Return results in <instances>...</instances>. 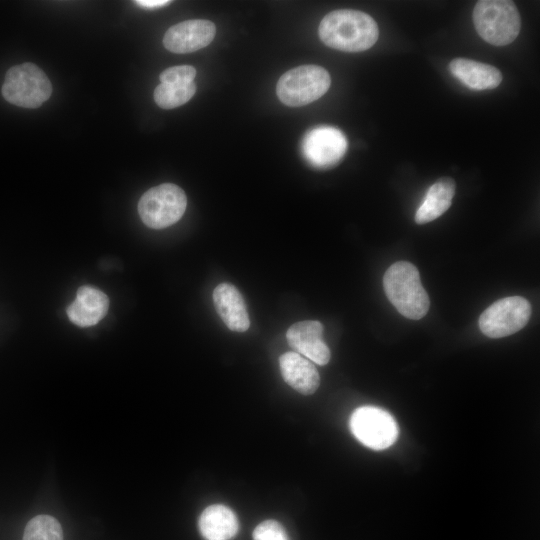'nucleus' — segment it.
<instances>
[{"label":"nucleus","mask_w":540,"mask_h":540,"mask_svg":"<svg viewBox=\"0 0 540 540\" xmlns=\"http://www.w3.org/2000/svg\"><path fill=\"white\" fill-rule=\"evenodd\" d=\"M196 69L190 65L174 66L165 69L159 75L161 84L185 85L194 82Z\"/></svg>","instance_id":"20"},{"label":"nucleus","mask_w":540,"mask_h":540,"mask_svg":"<svg viewBox=\"0 0 540 540\" xmlns=\"http://www.w3.org/2000/svg\"><path fill=\"white\" fill-rule=\"evenodd\" d=\"M52 84L34 63L15 65L6 72L2 95L9 103L23 108H37L49 99Z\"/></svg>","instance_id":"4"},{"label":"nucleus","mask_w":540,"mask_h":540,"mask_svg":"<svg viewBox=\"0 0 540 540\" xmlns=\"http://www.w3.org/2000/svg\"><path fill=\"white\" fill-rule=\"evenodd\" d=\"M531 305L521 296H510L492 303L479 317V328L490 338H501L521 330L529 321Z\"/></svg>","instance_id":"8"},{"label":"nucleus","mask_w":540,"mask_h":540,"mask_svg":"<svg viewBox=\"0 0 540 540\" xmlns=\"http://www.w3.org/2000/svg\"><path fill=\"white\" fill-rule=\"evenodd\" d=\"M350 430L364 446L373 450H384L395 443L398 425L393 416L375 406H362L351 415Z\"/></svg>","instance_id":"7"},{"label":"nucleus","mask_w":540,"mask_h":540,"mask_svg":"<svg viewBox=\"0 0 540 540\" xmlns=\"http://www.w3.org/2000/svg\"><path fill=\"white\" fill-rule=\"evenodd\" d=\"M198 525L206 540H230L239 530L238 519L234 512L220 504L204 509Z\"/></svg>","instance_id":"16"},{"label":"nucleus","mask_w":540,"mask_h":540,"mask_svg":"<svg viewBox=\"0 0 540 540\" xmlns=\"http://www.w3.org/2000/svg\"><path fill=\"white\" fill-rule=\"evenodd\" d=\"M473 23L478 35L495 46L512 43L521 28L519 11L513 1L481 0L473 9Z\"/></svg>","instance_id":"3"},{"label":"nucleus","mask_w":540,"mask_h":540,"mask_svg":"<svg viewBox=\"0 0 540 540\" xmlns=\"http://www.w3.org/2000/svg\"><path fill=\"white\" fill-rule=\"evenodd\" d=\"M320 40L328 47L344 52H361L377 41L376 21L357 10H335L328 13L318 28Z\"/></svg>","instance_id":"1"},{"label":"nucleus","mask_w":540,"mask_h":540,"mask_svg":"<svg viewBox=\"0 0 540 540\" xmlns=\"http://www.w3.org/2000/svg\"><path fill=\"white\" fill-rule=\"evenodd\" d=\"M455 182L452 178L438 179L428 189L426 196L415 214L417 224H425L440 217L451 206L455 194Z\"/></svg>","instance_id":"17"},{"label":"nucleus","mask_w":540,"mask_h":540,"mask_svg":"<svg viewBox=\"0 0 540 540\" xmlns=\"http://www.w3.org/2000/svg\"><path fill=\"white\" fill-rule=\"evenodd\" d=\"M322 333L323 325L319 321L307 320L291 325L286 338L296 353L318 365H326L331 354L322 339Z\"/></svg>","instance_id":"11"},{"label":"nucleus","mask_w":540,"mask_h":540,"mask_svg":"<svg viewBox=\"0 0 540 540\" xmlns=\"http://www.w3.org/2000/svg\"><path fill=\"white\" fill-rule=\"evenodd\" d=\"M196 92L194 82L185 85L159 84L154 90L155 103L163 109H173L187 103Z\"/></svg>","instance_id":"18"},{"label":"nucleus","mask_w":540,"mask_h":540,"mask_svg":"<svg viewBox=\"0 0 540 540\" xmlns=\"http://www.w3.org/2000/svg\"><path fill=\"white\" fill-rule=\"evenodd\" d=\"M215 33L216 27L209 20H185L166 31L163 45L173 53H191L208 46L214 39Z\"/></svg>","instance_id":"10"},{"label":"nucleus","mask_w":540,"mask_h":540,"mask_svg":"<svg viewBox=\"0 0 540 540\" xmlns=\"http://www.w3.org/2000/svg\"><path fill=\"white\" fill-rule=\"evenodd\" d=\"M253 540H289L284 527L275 520H265L253 531Z\"/></svg>","instance_id":"21"},{"label":"nucleus","mask_w":540,"mask_h":540,"mask_svg":"<svg viewBox=\"0 0 540 540\" xmlns=\"http://www.w3.org/2000/svg\"><path fill=\"white\" fill-rule=\"evenodd\" d=\"M450 72L464 85L474 90L494 89L502 81V73L494 66L466 58H455Z\"/></svg>","instance_id":"15"},{"label":"nucleus","mask_w":540,"mask_h":540,"mask_svg":"<svg viewBox=\"0 0 540 540\" xmlns=\"http://www.w3.org/2000/svg\"><path fill=\"white\" fill-rule=\"evenodd\" d=\"M137 5L145 8H158L163 7L171 3V1L166 0H137L134 1Z\"/></svg>","instance_id":"22"},{"label":"nucleus","mask_w":540,"mask_h":540,"mask_svg":"<svg viewBox=\"0 0 540 540\" xmlns=\"http://www.w3.org/2000/svg\"><path fill=\"white\" fill-rule=\"evenodd\" d=\"M108 307L109 299L105 293L94 287L82 286L74 302L67 308V315L75 325L89 327L106 315Z\"/></svg>","instance_id":"13"},{"label":"nucleus","mask_w":540,"mask_h":540,"mask_svg":"<svg viewBox=\"0 0 540 540\" xmlns=\"http://www.w3.org/2000/svg\"><path fill=\"white\" fill-rule=\"evenodd\" d=\"M383 287L391 304L406 318L418 320L427 314L429 296L412 263L397 261L392 264L384 274Z\"/></svg>","instance_id":"2"},{"label":"nucleus","mask_w":540,"mask_h":540,"mask_svg":"<svg viewBox=\"0 0 540 540\" xmlns=\"http://www.w3.org/2000/svg\"><path fill=\"white\" fill-rule=\"evenodd\" d=\"M186 206L185 192L173 183H163L142 195L138 203V213L146 226L162 229L180 220Z\"/></svg>","instance_id":"6"},{"label":"nucleus","mask_w":540,"mask_h":540,"mask_svg":"<svg viewBox=\"0 0 540 540\" xmlns=\"http://www.w3.org/2000/svg\"><path fill=\"white\" fill-rule=\"evenodd\" d=\"M217 313L226 326L235 332L249 328L250 320L244 299L239 290L230 283H221L213 291Z\"/></svg>","instance_id":"12"},{"label":"nucleus","mask_w":540,"mask_h":540,"mask_svg":"<svg viewBox=\"0 0 540 540\" xmlns=\"http://www.w3.org/2000/svg\"><path fill=\"white\" fill-rule=\"evenodd\" d=\"M347 149L343 133L335 127L319 126L303 138L302 152L307 161L316 168L328 169L337 165Z\"/></svg>","instance_id":"9"},{"label":"nucleus","mask_w":540,"mask_h":540,"mask_svg":"<svg viewBox=\"0 0 540 540\" xmlns=\"http://www.w3.org/2000/svg\"><path fill=\"white\" fill-rule=\"evenodd\" d=\"M331 78L326 69L317 65H302L285 72L278 80L276 93L289 107L307 105L323 96Z\"/></svg>","instance_id":"5"},{"label":"nucleus","mask_w":540,"mask_h":540,"mask_svg":"<svg viewBox=\"0 0 540 540\" xmlns=\"http://www.w3.org/2000/svg\"><path fill=\"white\" fill-rule=\"evenodd\" d=\"M284 381L304 395L313 394L319 387L320 376L315 365L296 352H286L279 358Z\"/></svg>","instance_id":"14"},{"label":"nucleus","mask_w":540,"mask_h":540,"mask_svg":"<svg viewBox=\"0 0 540 540\" xmlns=\"http://www.w3.org/2000/svg\"><path fill=\"white\" fill-rule=\"evenodd\" d=\"M23 540H63L62 527L52 516L38 515L27 523Z\"/></svg>","instance_id":"19"}]
</instances>
